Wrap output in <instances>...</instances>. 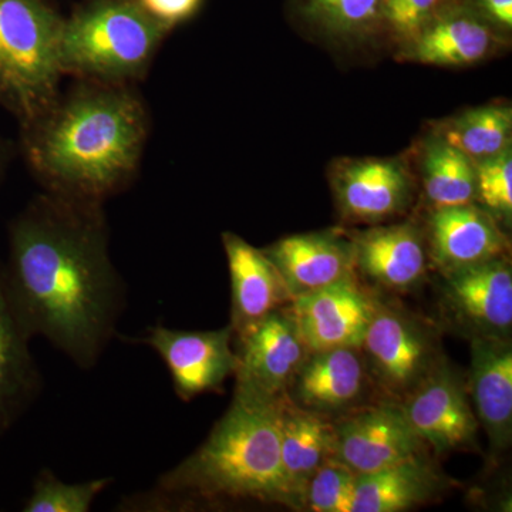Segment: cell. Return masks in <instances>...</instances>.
<instances>
[{
    "instance_id": "1",
    "label": "cell",
    "mask_w": 512,
    "mask_h": 512,
    "mask_svg": "<svg viewBox=\"0 0 512 512\" xmlns=\"http://www.w3.org/2000/svg\"><path fill=\"white\" fill-rule=\"evenodd\" d=\"M2 272L30 338L46 339L80 369H93L126 306L104 202L37 195L10 222Z\"/></svg>"
},
{
    "instance_id": "2",
    "label": "cell",
    "mask_w": 512,
    "mask_h": 512,
    "mask_svg": "<svg viewBox=\"0 0 512 512\" xmlns=\"http://www.w3.org/2000/svg\"><path fill=\"white\" fill-rule=\"evenodd\" d=\"M20 133L43 191L104 202L136 177L150 116L133 84L76 80Z\"/></svg>"
},
{
    "instance_id": "3",
    "label": "cell",
    "mask_w": 512,
    "mask_h": 512,
    "mask_svg": "<svg viewBox=\"0 0 512 512\" xmlns=\"http://www.w3.org/2000/svg\"><path fill=\"white\" fill-rule=\"evenodd\" d=\"M284 399V397H282ZM235 392L194 453L157 481L158 504L258 503L302 510L281 460L279 404Z\"/></svg>"
},
{
    "instance_id": "4",
    "label": "cell",
    "mask_w": 512,
    "mask_h": 512,
    "mask_svg": "<svg viewBox=\"0 0 512 512\" xmlns=\"http://www.w3.org/2000/svg\"><path fill=\"white\" fill-rule=\"evenodd\" d=\"M170 33L137 0H84L64 16L60 70L89 82H140Z\"/></svg>"
},
{
    "instance_id": "5",
    "label": "cell",
    "mask_w": 512,
    "mask_h": 512,
    "mask_svg": "<svg viewBox=\"0 0 512 512\" xmlns=\"http://www.w3.org/2000/svg\"><path fill=\"white\" fill-rule=\"evenodd\" d=\"M63 22L55 0H0V107L20 126L60 92Z\"/></svg>"
},
{
    "instance_id": "6",
    "label": "cell",
    "mask_w": 512,
    "mask_h": 512,
    "mask_svg": "<svg viewBox=\"0 0 512 512\" xmlns=\"http://www.w3.org/2000/svg\"><path fill=\"white\" fill-rule=\"evenodd\" d=\"M360 352L369 379L394 403L406 399L443 357L430 325L380 296H373Z\"/></svg>"
},
{
    "instance_id": "7",
    "label": "cell",
    "mask_w": 512,
    "mask_h": 512,
    "mask_svg": "<svg viewBox=\"0 0 512 512\" xmlns=\"http://www.w3.org/2000/svg\"><path fill=\"white\" fill-rule=\"evenodd\" d=\"M444 319L461 335L511 338L512 269L508 256L439 272Z\"/></svg>"
},
{
    "instance_id": "8",
    "label": "cell",
    "mask_w": 512,
    "mask_h": 512,
    "mask_svg": "<svg viewBox=\"0 0 512 512\" xmlns=\"http://www.w3.org/2000/svg\"><path fill=\"white\" fill-rule=\"evenodd\" d=\"M329 180L339 214L350 224L393 220L416 197V177L399 157L342 158L332 164Z\"/></svg>"
},
{
    "instance_id": "9",
    "label": "cell",
    "mask_w": 512,
    "mask_h": 512,
    "mask_svg": "<svg viewBox=\"0 0 512 512\" xmlns=\"http://www.w3.org/2000/svg\"><path fill=\"white\" fill-rule=\"evenodd\" d=\"M130 342L146 345L160 356L170 373L174 392L183 402L201 394L221 392L238 366L234 330L229 325L195 332L157 325Z\"/></svg>"
},
{
    "instance_id": "10",
    "label": "cell",
    "mask_w": 512,
    "mask_h": 512,
    "mask_svg": "<svg viewBox=\"0 0 512 512\" xmlns=\"http://www.w3.org/2000/svg\"><path fill=\"white\" fill-rule=\"evenodd\" d=\"M234 342L238 359L235 392L262 399L285 397L309 353L289 305L235 333Z\"/></svg>"
},
{
    "instance_id": "11",
    "label": "cell",
    "mask_w": 512,
    "mask_h": 512,
    "mask_svg": "<svg viewBox=\"0 0 512 512\" xmlns=\"http://www.w3.org/2000/svg\"><path fill=\"white\" fill-rule=\"evenodd\" d=\"M413 430L436 456L476 446L480 427L463 376L441 357L399 403Z\"/></svg>"
},
{
    "instance_id": "12",
    "label": "cell",
    "mask_w": 512,
    "mask_h": 512,
    "mask_svg": "<svg viewBox=\"0 0 512 512\" xmlns=\"http://www.w3.org/2000/svg\"><path fill=\"white\" fill-rule=\"evenodd\" d=\"M335 423V458L356 474L429 456L430 448L404 416L399 403L383 400L377 406L357 407Z\"/></svg>"
},
{
    "instance_id": "13",
    "label": "cell",
    "mask_w": 512,
    "mask_h": 512,
    "mask_svg": "<svg viewBox=\"0 0 512 512\" xmlns=\"http://www.w3.org/2000/svg\"><path fill=\"white\" fill-rule=\"evenodd\" d=\"M357 276L387 291L416 288L429 271L426 234L414 222L348 231Z\"/></svg>"
},
{
    "instance_id": "14",
    "label": "cell",
    "mask_w": 512,
    "mask_h": 512,
    "mask_svg": "<svg viewBox=\"0 0 512 512\" xmlns=\"http://www.w3.org/2000/svg\"><path fill=\"white\" fill-rule=\"evenodd\" d=\"M373 296L362 289L359 276L319 291L293 298L291 312L309 352L360 348L370 316Z\"/></svg>"
},
{
    "instance_id": "15",
    "label": "cell",
    "mask_w": 512,
    "mask_h": 512,
    "mask_svg": "<svg viewBox=\"0 0 512 512\" xmlns=\"http://www.w3.org/2000/svg\"><path fill=\"white\" fill-rule=\"evenodd\" d=\"M262 251L278 269L292 299L357 276L346 229L291 235Z\"/></svg>"
},
{
    "instance_id": "16",
    "label": "cell",
    "mask_w": 512,
    "mask_h": 512,
    "mask_svg": "<svg viewBox=\"0 0 512 512\" xmlns=\"http://www.w3.org/2000/svg\"><path fill=\"white\" fill-rule=\"evenodd\" d=\"M424 234L437 272L510 256L504 228L476 202L431 210Z\"/></svg>"
},
{
    "instance_id": "17",
    "label": "cell",
    "mask_w": 512,
    "mask_h": 512,
    "mask_svg": "<svg viewBox=\"0 0 512 512\" xmlns=\"http://www.w3.org/2000/svg\"><path fill=\"white\" fill-rule=\"evenodd\" d=\"M369 382L360 348L315 350L303 360L286 399L330 419L357 409Z\"/></svg>"
},
{
    "instance_id": "18",
    "label": "cell",
    "mask_w": 512,
    "mask_h": 512,
    "mask_svg": "<svg viewBox=\"0 0 512 512\" xmlns=\"http://www.w3.org/2000/svg\"><path fill=\"white\" fill-rule=\"evenodd\" d=\"M507 46L460 0L441 10L412 42L399 49L402 62L439 67H467L494 56Z\"/></svg>"
},
{
    "instance_id": "19",
    "label": "cell",
    "mask_w": 512,
    "mask_h": 512,
    "mask_svg": "<svg viewBox=\"0 0 512 512\" xmlns=\"http://www.w3.org/2000/svg\"><path fill=\"white\" fill-rule=\"evenodd\" d=\"M231 279V326L242 332L269 313L291 305L292 296L271 259L234 232L222 234Z\"/></svg>"
},
{
    "instance_id": "20",
    "label": "cell",
    "mask_w": 512,
    "mask_h": 512,
    "mask_svg": "<svg viewBox=\"0 0 512 512\" xmlns=\"http://www.w3.org/2000/svg\"><path fill=\"white\" fill-rule=\"evenodd\" d=\"M467 390L478 424L493 451H504L512 439L511 338H473Z\"/></svg>"
},
{
    "instance_id": "21",
    "label": "cell",
    "mask_w": 512,
    "mask_h": 512,
    "mask_svg": "<svg viewBox=\"0 0 512 512\" xmlns=\"http://www.w3.org/2000/svg\"><path fill=\"white\" fill-rule=\"evenodd\" d=\"M30 340L10 302L0 268V436L23 416L42 390Z\"/></svg>"
},
{
    "instance_id": "22",
    "label": "cell",
    "mask_w": 512,
    "mask_h": 512,
    "mask_svg": "<svg viewBox=\"0 0 512 512\" xmlns=\"http://www.w3.org/2000/svg\"><path fill=\"white\" fill-rule=\"evenodd\" d=\"M451 481L429 457H417L357 476L352 512H403L437 500Z\"/></svg>"
},
{
    "instance_id": "23",
    "label": "cell",
    "mask_w": 512,
    "mask_h": 512,
    "mask_svg": "<svg viewBox=\"0 0 512 512\" xmlns=\"http://www.w3.org/2000/svg\"><path fill=\"white\" fill-rule=\"evenodd\" d=\"M279 437L286 480L305 511L309 480L326 461L335 458V423L301 409L285 396L279 404Z\"/></svg>"
},
{
    "instance_id": "24",
    "label": "cell",
    "mask_w": 512,
    "mask_h": 512,
    "mask_svg": "<svg viewBox=\"0 0 512 512\" xmlns=\"http://www.w3.org/2000/svg\"><path fill=\"white\" fill-rule=\"evenodd\" d=\"M419 173L431 210L476 202V163L434 130L421 141Z\"/></svg>"
},
{
    "instance_id": "25",
    "label": "cell",
    "mask_w": 512,
    "mask_h": 512,
    "mask_svg": "<svg viewBox=\"0 0 512 512\" xmlns=\"http://www.w3.org/2000/svg\"><path fill=\"white\" fill-rule=\"evenodd\" d=\"M431 130L480 163L511 150L512 109L510 104H485L437 121Z\"/></svg>"
},
{
    "instance_id": "26",
    "label": "cell",
    "mask_w": 512,
    "mask_h": 512,
    "mask_svg": "<svg viewBox=\"0 0 512 512\" xmlns=\"http://www.w3.org/2000/svg\"><path fill=\"white\" fill-rule=\"evenodd\" d=\"M306 22L342 42H362L386 35L384 0H295Z\"/></svg>"
},
{
    "instance_id": "27",
    "label": "cell",
    "mask_w": 512,
    "mask_h": 512,
    "mask_svg": "<svg viewBox=\"0 0 512 512\" xmlns=\"http://www.w3.org/2000/svg\"><path fill=\"white\" fill-rule=\"evenodd\" d=\"M111 483V478L64 483L53 471L42 470L33 481L32 494L23 505V511L87 512L92 510L94 501Z\"/></svg>"
},
{
    "instance_id": "28",
    "label": "cell",
    "mask_w": 512,
    "mask_h": 512,
    "mask_svg": "<svg viewBox=\"0 0 512 512\" xmlns=\"http://www.w3.org/2000/svg\"><path fill=\"white\" fill-rule=\"evenodd\" d=\"M357 476L338 458H330L309 480L305 511L352 512Z\"/></svg>"
},
{
    "instance_id": "29",
    "label": "cell",
    "mask_w": 512,
    "mask_h": 512,
    "mask_svg": "<svg viewBox=\"0 0 512 512\" xmlns=\"http://www.w3.org/2000/svg\"><path fill=\"white\" fill-rule=\"evenodd\" d=\"M476 204L503 228L512 221V148L476 163Z\"/></svg>"
},
{
    "instance_id": "30",
    "label": "cell",
    "mask_w": 512,
    "mask_h": 512,
    "mask_svg": "<svg viewBox=\"0 0 512 512\" xmlns=\"http://www.w3.org/2000/svg\"><path fill=\"white\" fill-rule=\"evenodd\" d=\"M454 0H384L386 35L402 49Z\"/></svg>"
},
{
    "instance_id": "31",
    "label": "cell",
    "mask_w": 512,
    "mask_h": 512,
    "mask_svg": "<svg viewBox=\"0 0 512 512\" xmlns=\"http://www.w3.org/2000/svg\"><path fill=\"white\" fill-rule=\"evenodd\" d=\"M148 15L173 32L197 15L204 0H137Z\"/></svg>"
},
{
    "instance_id": "32",
    "label": "cell",
    "mask_w": 512,
    "mask_h": 512,
    "mask_svg": "<svg viewBox=\"0 0 512 512\" xmlns=\"http://www.w3.org/2000/svg\"><path fill=\"white\" fill-rule=\"evenodd\" d=\"M505 43L512 32V0H460Z\"/></svg>"
},
{
    "instance_id": "33",
    "label": "cell",
    "mask_w": 512,
    "mask_h": 512,
    "mask_svg": "<svg viewBox=\"0 0 512 512\" xmlns=\"http://www.w3.org/2000/svg\"><path fill=\"white\" fill-rule=\"evenodd\" d=\"M2 168H3V148H2V143H0V174H2Z\"/></svg>"
}]
</instances>
